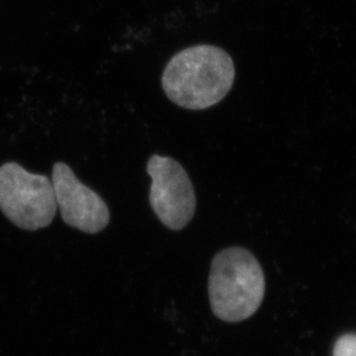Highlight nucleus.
<instances>
[{
    "label": "nucleus",
    "instance_id": "f257e3e1",
    "mask_svg": "<svg viewBox=\"0 0 356 356\" xmlns=\"http://www.w3.org/2000/svg\"><path fill=\"white\" fill-rule=\"evenodd\" d=\"M233 59L214 45H197L174 56L162 74V88L172 102L188 110L216 106L233 87Z\"/></svg>",
    "mask_w": 356,
    "mask_h": 356
},
{
    "label": "nucleus",
    "instance_id": "f03ea898",
    "mask_svg": "<svg viewBox=\"0 0 356 356\" xmlns=\"http://www.w3.org/2000/svg\"><path fill=\"white\" fill-rule=\"evenodd\" d=\"M209 295L213 314L223 322H242L254 315L265 295L257 258L241 247L218 252L211 264Z\"/></svg>",
    "mask_w": 356,
    "mask_h": 356
},
{
    "label": "nucleus",
    "instance_id": "7ed1b4c3",
    "mask_svg": "<svg viewBox=\"0 0 356 356\" xmlns=\"http://www.w3.org/2000/svg\"><path fill=\"white\" fill-rule=\"evenodd\" d=\"M57 209L50 178L31 174L17 162L0 167V211L14 226L29 232L47 228Z\"/></svg>",
    "mask_w": 356,
    "mask_h": 356
},
{
    "label": "nucleus",
    "instance_id": "20e7f679",
    "mask_svg": "<svg viewBox=\"0 0 356 356\" xmlns=\"http://www.w3.org/2000/svg\"><path fill=\"white\" fill-rule=\"evenodd\" d=\"M151 176L149 204L155 216L168 229H184L197 209L195 188L179 162L169 156L152 155L147 162Z\"/></svg>",
    "mask_w": 356,
    "mask_h": 356
},
{
    "label": "nucleus",
    "instance_id": "39448f33",
    "mask_svg": "<svg viewBox=\"0 0 356 356\" xmlns=\"http://www.w3.org/2000/svg\"><path fill=\"white\" fill-rule=\"evenodd\" d=\"M52 185L57 207L67 226L86 234H97L110 222L109 207L102 197L79 181L64 162H56Z\"/></svg>",
    "mask_w": 356,
    "mask_h": 356
},
{
    "label": "nucleus",
    "instance_id": "423d86ee",
    "mask_svg": "<svg viewBox=\"0 0 356 356\" xmlns=\"http://www.w3.org/2000/svg\"><path fill=\"white\" fill-rule=\"evenodd\" d=\"M333 356H356V334H345L337 340Z\"/></svg>",
    "mask_w": 356,
    "mask_h": 356
}]
</instances>
